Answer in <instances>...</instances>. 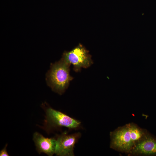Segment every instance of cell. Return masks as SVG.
<instances>
[{
    "label": "cell",
    "mask_w": 156,
    "mask_h": 156,
    "mask_svg": "<svg viewBox=\"0 0 156 156\" xmlns=\"http://www.w3.org/2000/svg\"><path fill=\"white\" fill-rule=\"evenodd\" d=\"M128 154L133 156H156V138L148 132Z\"/></svg>",
    "instance_id": "8992f818"
},
{
    "label": "cell",
    "mask_w": 156,
    "mask_h": 156,
    "mask_svg": "<svg viewBox=\"0 0 156 156\" xmlns=\"http://www.w3.org/2000/svg\"><path fill=\"white\" fill-rule=\"evenodd\" d=\"M70 65L62 59L51 64L46 75L47 85L52 90L62 94L68 87L72 79L69 73Z\"/></svg>",
    "instance_id": "7a4b0ae2"
},
{
    "label": "cell",
    "mask_w": 156,
    "mask_h": 156,
    "mask_svg": "<svg viewBox=\"0 0 156 156\" xmlns=\"http://www.w3.org/2000/svg\"><path fill=\"white\" fill-rule=\"evenodd\" d=\"M46 122L51 127H65L74 129L79 127L81 122L66 114L51 107L46 110Z\"/></svg>",
    "instance_id": "277c9868"
},
{
    "label": "cell",
    "mask_w": 156,
    "mask_h": 156,
    "mask_svg": "<svg viewBox=\"0 0 156 156\" xmlns=\"http://www.w3.org/2000/svg\"><path fill=\"white\" fill-rule=\"evenodd\" d=\"M79 132L68 134L63 133L57 136L55 154L59 156L74 155V147L81 136Z\"/></svg>",
    "instance_id": "5b68a950"
},
{
    "label": "cell",
    "mask_w": 156,
    "mask_h": 156,
    "mask_svg": "<svg viewBox=\"0 0 156 156\" xmlns=\"http://www.w3.org/2000/svg\"><path fill=\"white\" fill-rule=\"evenodd\" d=\"M148 131L132 122L118 127L110 133V148L129 154Z\"/></svg>",
    "instance_id": "6da1fadb"
},
{
    "label": "cell",
    "mask_w": 156,
    "mask_h": 156,
    "mask_svg": "<svg viewBox=\"0 0 156 156\" xmlns=\"http://www.w3.org/2000/svg\"><path fill=\"white\" fill-rule=\"evenodd\" d=\"M7 144H6L5 147L2 149L0 152V156H9L6 150V147Z\"/></svg>",
    "instance_id": "ba28073f"
},
{
    "label": "cell",
    "mask_w": 156,
    "mask_h": 156,
    "mask_svg": "<svg viewBox=\"0 0 156 156\" xmlns=\"http://www.w3.org/2000/svg\"><path fill=\"white\" fill-rule=\"evenodd\" d=\"M61 58L70 65L72 64L76 72L80 71L82 68H88L92 63L88 51L80 44L70 51H64Z\"/></svg>",
    "instance_id": "3957f363"
},
{
    "label": "cell",
    "mask_w": 156,
    "mask_h": 156,
    "mask_svg": "<svg viewBox=\"0 0 156 156\" xmlns=\"http://www.w3.org/2000/svg\"><path fill=\"white\" fill-rule=\"evenodd\" d=\"M33 140L38 153H44L49 156L55 154L56 139L45 138L39 133L35 132L33 135Z\"/></svg>",
    "instance_id": "52a82bcc"
}]
</instances>
